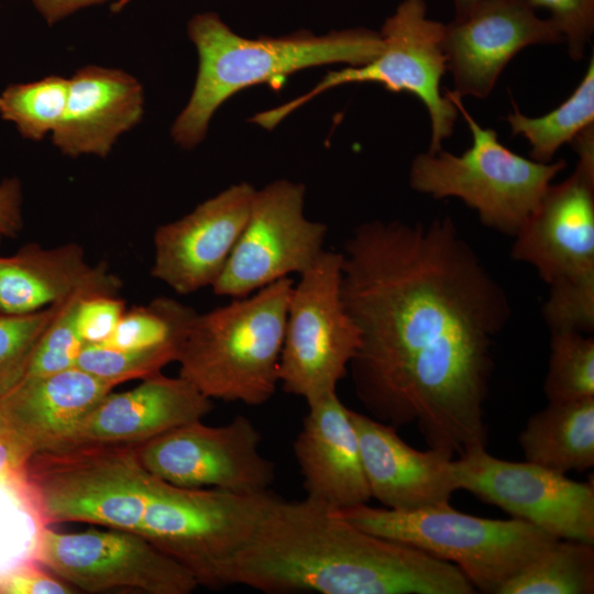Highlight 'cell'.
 I'll return each mask as SVG.
<instances>
[{"label": "cell", "mask_w": 594, "mask_h": 594, "mask_svg": "<svg viewBox=\"0 0 594 594\" xmlns=\"http://www.w3.org/2000/svg\"><path fill=\"white\" fill-rule=\"evenodd\" d=\"M342 255L360 400L394 428L417 422L429 448L452 458L486 448L493 345L512 316L501 283L450 217L364 222Z\"/></svg>", "instance_id": "6da1fadb"}, {"label": "cell", "mask_w": 594, "mask_h": 594, "mask_svg": "<svg viewBox=\"0 0 594 594\" xmlns=\"http://www.w3.org/2000/svg\"><path fill=\"white\" fill-rule=\"evenodd\" d=\"M268 594H473L454 564L369 532L305 497L276 496L226 586Z\"/></svg>", "instance_id": "7a4b0ae2"}, {"label": "cell", "mask_w": 594, "mask_h": 594, "mask_svg": "<svg viewBox=\"0 0 594 594\" xmlns=\"http://www.w3.org/2000/svg\"><path fill=\"white\" fill-rule=\"evenodd\" d=\"M187 32L198 53V73L191 96L170 129L174 142L186 150L205 139L213 113L240 90L260 84L278 89L295 72L323 64L361 66L384 48L380 32L363 28L321 36L299 31L276 38H246L213 12L194 15Z\"/></svg>", "instance_id": "3957f363"}, {"label": "cell", "mask_w": 594, "mask_h": 594, "mask_svg": "<svg viewBox=\"0 0 594 594\" xmlns=\"http://www.w3.org/2000/svg\"><path fill=\"white\" fill-rule=\"evenodd\" d=\"M294 283L196 315L179 350V376L210 399L261 406L274 395Z\"/></svg>", "instance_id": "277c9868"}, {"label": "cell", "mask_w": 594, "mask_h": 594, "mask_svg": "<svg viewBox=\"0 0 594 594\" xmlns=\"http://www.w3.org/2000/svg\"><path fill=\"white\" fill-rule=\"evenodd\" d=\"M333 512L369 532L457 565L482 593L497 594L506 581L558 540L524 520L472 516L450 503L413 512L367 504Z\"/></svg>", "instance_id": "5b68a950"}, {"label": "cell", "mask_w": 594, "mask_h": 594, "mask_svg": "<svg viewBox=\"0 0 594 594\" xmlns=\"http://www.w3.org/2000/svg\"><path fill=\"white\" fill-rule=\"evenodd\" d=\"M37 514L48 527L86 522L138 532L156 477L136 446L68 444L37 451L24 469Z\"/></svg>", "instance_id": "8992f818"}, {"label": "cell", "mask_w": 594, "mask_h": 594, "mask_svg": "<svg viewBox=\"0 0 594 594\" xmlns=\"http://www.w3.org/2000/svg\"><path fill=\"white\" fill-rule=\"evenodd\" d=\"M446 95L468 122L472 144L460 155L443 148L418 154L410 165L409 184L435 199H460L485 227L514 237L566 162L541 163L513 152L493 129L472 118L461 97L453 91Z\"/></svg>", "instance_id": "52a82bcc"}, {"label": "cell", "mask_w": 594, "mask_h": 594, "mask_svg": "<svg viewBox=\"0 0 594 594\" xmlns=\"http://www.w3.org/2000/svg\"><path fill=\"white\" fill-rule=\"evenodd\" d=\"M277 494L189 488L156 477L138 534L183 565L198 585L226 586L234 557L250 542Z\"/></svg>", "instance_id": "ba28073f"}, {"label": "cell", "mask_w": 594, "mask_h": 594, "mask_svg": "<svg viewBox=\"0 0 594 594\" xmlns=\"http://www.w3.org/2000/svg\"><path fill=\"white\" fill-rule=\"evenodd\" d=\"M444 24L427 15L425 0H404L388 16L380 32L384 48L367 64L329 72L310 91L277 108L255 114L251 121L264 129H274L283 119L328 89L373 82L389 92H406L426 107L431 125L428 152L442 148L453 133L458 108L441 91L447 72L443 52Z\"/></svg>", "instance_id": "9c48e42d"}, {"label": "cell", "mask_w": 594, "mask_h": 594, "mask_svg": "<svg viewBox=\"0 0 594 594\" xmlns=\"http://www.w3.org/2000/svg\"><path fill=\"white\" fill-rule=\"evenodd\" d=\"M342 252L323 251L293 286L278 377L307 405L337 392L361 336L342 298Z\"/></svg>", "instance_id": "30bf717a"}, {"label": "cell", "mask_w": 594, "mask_h": 594, "mask_svg": "<svg viewBox=\"0 0 594 594\" xmlns=\"http://www.w3.org/2000/svg\"><path fill=\"white\" fill-rule=\"evenodd\" d=\"M570 144L578 155L574 170L547 188L510 251L549 289L594 288V124Z\"/></svg>", "instance_id": "8fae6325"}, {"label": "cell", "mask_w": 594, "mask_h": 594, "mask_svg": "<svg viewBox=\"0 0 594 594\" xmlns=\"http://www.w3.org/2000/svg\"><path fill=\"white\" fill-rule=\"evenodd\" d=\"M305 186L273 182L255 190L248 221L218 279V296L243 298L287 275L301 274L324 251L327 226L304 215Z\"/></svg>", "instance_id": "7c38bea8"}, {"label": "cell", "mask_w": 594, "mask_h": 594, "mask_svg": "<svg viewBox=\"0 0 594 594\" xmlns=\"http://www.w3.org/2000/svg\"><path fill=\"white\" fill-rule=\"evenodd\" d=\"M261 441L253 421L239 415L222 426L182 425L138 444L136 452L148 473L172 485L252 494L268 491L275 480Z\"/></svg>", "instance_id": "4fadbf2b"}, {"label": "cell", "mask_w": 594, "mask_h": 594, "mask_svg": "<svg viewBox=\"0 0 594 594\" xmlns=\"http://www.w3.org/2000/svg\"><path fill=\"white\" fill-rule=\"evenodd\" d=\"M36 560L68 585L87 592L125 588L189 594L199 586L183 565L150 540L122 529L58 532L45 527Z\"/></svg>", "instance_id": "5bb4252c"}, {"label": "cell", "mask_w": 594, "mask_h": 594, "mask_svg": "<svg viewBox=\"0 0 594 594\" xmlns=\"http://www.w3.org/2000/svg\"><path fill=\"white\" fill-rule=\"evenodd\" d=\"M473 450L454 460L458 490L495 505L557 539L594 544V485L538 464Z\"/></svg>", "instance_id": "9a60e30c"}, {"label": "cell", "mask_w": 594, "mask_h": 594, "mask_svg": "<svg viewBox=\"0 0 594 594\" xmlns=\"http://www.w3.org/2000/svg\"><path fill=\"white\" fill-rule=\"evenodd\" d=\"M530 0H482L444 24L447 70L459 96L487 97L514 56L535 44L563 42Z\"/></svg>", "instance_id": "2e32d148"}, {"label": "cell", "mask_w": 594, "mask_h": 594, "mask_svg": "<svg viewBox=\"0 0 594 594\" xmlns=\"http://www.w3.org/2000/svg\"><path fill=\"white\" fill-rule=\"evenodd\" d=\"M254 194L249 183L232 185L160 226L153 238L152 276L180 295L212 286L244 229Z\"/></svg>", "instance_id": "e0dca14e"}, {"label": "cell", "mask_w": 594, "mask_h": 594, "mask_svg": "<svg viewBox=\"0 0 594 594\" xmlns=\"http://www.w3.org/2000/svg\"><path fill=\"white\" fill-rule=\"evenodd\" d=\"M371 497L413 512L450 502L458 490L452 457L407 444L396 428L351 409Z\"/></svg>", "instance_id": "ac0fdd59"}, {"label": "cell", "mask_w": 594, "mask_h": 594, "mask_svg": "<svg viewBox=\"0 0 594 594\" xmlns=\"http://www.w3.org/2000/svg\"><path fill=\"white\" fill-rule=\"evenodd\" d=\"M308 406L293 442L306 497L330 510L372 498L351 409L332 393Z\"/></svg>", "instance_id": "d6986e66"}, {"label": "cell", "mask_w": 594, "mask_h": 594, "mask_svg": "<svg viewBox=\"0 0 594 594\" xmlns=\"http://www.w3.org/2000/svg\"><path fill=\"white\" fill-rule=\"evenodd\" d=\"M211 400L182 376L157 373L132 389L108 393L63 446H138L182 425L202 420L212 409Z\"/></svg>", "instance_id": "ffe728a7"}, {"label": "cell", "mask_w": 594, "mask_h": 594, "mask_svg": "<svg viewBox=\"0 0 594 594\" xmlns=\"http://www.w3.org/2000/svg\"><path fill=\"white\" fill-rule=\"evenodd\" d=\"M144 105L143 86L131 74L84 66L68 78L65 111L51 135L52 143L72 158L107 157L118 139L141 122Z\"/></svg>", "instance_id": "44dd1931"}, {"label": "cell", "mask_w": 594, "mask_h": 594, "mask_svg": "<svg viewBox=\"0 0 594 594\" xmlns=\"http://www.w3.org/2000/svg\"><path fill=\"white\" fill-rule=\"evenodd\" d=\"M114 387L73 366L22 378L0 398V409L10 429L35 453L67 442L84 418Z\"/></svg>", "instance_id": "7402d4cb"}, {"label": "cell", "mask_w": 594, "mask_h": 594, "mask_svg": "<svg viewBox=\"0 0 594 594\" xmlns=\"http://www.w3.org/2000/svg\"><path fill=\"white\" fill-rule=\"evenodd\" d=\"M81 289L117 295L120 280L103 263L89 265L76 243L51 249L28 243L12 255L0 256L1 314L34 312Z\"/></svg>", "instance_id": "603a6c76"}, {"label": "cell", "mask_w": 594, "mask_h": 594, "mask_svg": "<svg viewBox=\"0 0 594 594\" xmlns=\"http://www.w3.org/2000/svg\"><path fill=\"white\" fill-rule=\"evenodd\" d=\"M526 461L565 474L594 466V397L549 403L519 435Z\"/></svg>", "instance_id": "cb8c5ba5"}, {"label": "cell", "mask_w": 594, "mask_h": 594, "mask_svg": "<svg viewBox=\"0 0 594 594\" xmlns=\"http://www.w3.org/2000/svg\"><path fill=\"white\" fill-rule=\"evenodd\" d=\"M594 593V544L558 539L506 581L497 594Z\"/></svg>", "instance_id": "d4e9b609"}, {"label": "cell", "mask_w": 594, "mask_h": 594, "mask_svg": "<svg viewBox=\"0 0 594 594\" xmlns=\"http://www.w3.org/2000/svg\"><path fill=\"white\" fill-rule=\"evenodd\" d=\"M505 120L512 134L522 135L530 145V158L552 162L558 150L594 124V56L573 92L559 107L541 117H527L514 103Z\"/></svg>", "instance_id": "484cf974"}, {"label": "cell", "mask_w": 594, "mask_h": 594, "mask_svg": "<svg viewBox=\"0 0 594 594\" xmlns=\"http://www.w3.org/2000/svg\"><path fill=\"white\" fill-rule=\"evenodd\" d=\"M24 469L0 474V576L38 563V541L46 526L30 495Z\"/></svg>", "instance_id": "4316f807"}, {"label": "cell", "mask_w": 594, "mask_h": 594, "mask_svg": "<svg viewBox=\"0 0 594 594\" xmlns=\"http://www.w3.org/2000/svg\"><path fill=\"white\" fill-rule=\"evenodd\" d=\"M67 95L68 78L57 75L11 84L0 92V118L14 124L22 138L42 141L58 127Z\"/></svg>", "instance_id": "83f0119b"}, {"label": "cell", "mask_w": 594, "mask_h": 594, "mask_svg": "<svg viewBox=\"0 0 594 594\" xmlns=\"http://www.w3.org/2000/svg\"><path fill=\"white\" fill-rule=\"evenodd\" d=\"M196 315L189 306L158 297L148 305L125 310L113 333L102 344L114 348L174 344L180 350Z\"/></svg>", "instance_id": "f1b7e54d"}, {"label": "cell", "mask_w": 594, "mask_h": 594, "mask_svg": "<svg viewBox=\"0 0 594 594\" xmlns=\"http://www.w3.org/2000/svg\"><path fill=\"white\" fill-rule=\"evenodd\" d=\"M549 403L594 397V338L578 331L551 332L543 384Z\"/></svg>", "instance_id": "f546056e"}, {"label": "cell", "mask_w": 594, "mask_h": 594, "mask_svg": "<svg viewBox=\"0 0 594 594\" xmlns=\"http://www.w3.org/2000/svg\"><path fill=\"white\" fill-rule=\"evenodd\" d=\"M179 348L162 344L144 348H114L87 344L80 351L76 366L113 385L146 378L176 362Z\"/></svg>", "instance_id": "4dcf8cb0"}, {"label": "cell", "mask_w": 594, "mask_h": 594, "mask_svg": "<svg viewBox=\"0 0 594 594\" xmlns=\"http://www.w3.org/2000/svg\"><path fill=\"white\" fill-rule=\"evenodd\" d=\"M61 304L25 315L0 312V398L25 376L35 348Z\"/></svg>", "instance_id": "1f68e13d"}, {"label": "cell", "mask_w": 594, "mask_h": 594, "mask_svg": "<svg viewBox=\"0 0 594 594\" xmlns=\"http://www.w3.org/2000/svg\"><path fill=\"white\" fill-rule=\"evenodd\" d=\"M97 294L81 289L62 301L58 312L35 348L24 377L48 375L76 366L78 355L85 346L75 323L77 305L82 296Z\"/></svg>", "instance_id": "d6a6232c"}, {"label": "cell", "mask_w": 594, "mask_h": 594, "mask_svg": "<svg viewBox=\"0 0 594 594\" xmlns=\"http://www.w3.org/2000/svg\"><path fill=\"white\" fill-rule=\"evenodd\" d=\"M535 9H544L560 31L572 59L584 57L594 33V0H530Z\"/></svg>", "instance_id": "836d02e7"}, {"label": "cell", "mask_w": 594, "mask_h": 594, "mask_svg": "<svg viewBox=\"0 0 594 594\" xmlns=\"http://www.w3.org/2000/svg\"><path fill=\"white\" fill-rule=\"evenodd\" d=\"M125 304L117 295H85L77 305L76 329L85 343L102 344L117 328Z\"/></svg>", "instance_id": "e575fe53"}, {"label": "cell", "mask_w": 594, "mask_h": 594, "mask_svg": "<svg viewBox=\"0 0 594 594\" xmlns=\"http://www.w3.org/2000/svg\"><path fill=\"white\" fill-rule=\"evenodd\" d=\"M70 585L46 573L38 563L22 565L0 576V594H68Z\"/></svg>", "instance_id": "d590c367"}, {"label": "cell", "mask_w": 594, "mask_h": 594, "mask_svg": "<svg viewBox=\"0 0 594 594\" xmlns=\"http://www.w3.org/2000/svg\"><path fill=\"white\" fill-rule=\"evenodd\" d=\"M22 185L18 178L0 182V237L14 238L23 228Z\"/></svg>", "instance_id": "8d00e7d4"}, {"label": "cell", "mask_w": 594, "mask_h": 594, "mask_svg": "<svg viewBox=\"0 0 594 594\" xmlns=\"http://www.w3.org/2000/svg\"><path fill=\"white\" fill-rule=\"evenodd\" d=\"M48 25L56 24L67 16L94 6L124 0H30Z\"/></svg>", "instance_id": "74e56055"}, {"label": "cell", "mask_w": 594, "mask_h": 594, "mask_svg": "<svg viewBox=\"0 0 594 594\" xmlns=\"http://www.w3.org/2000/svg\"><path fill=\"white\" fill-rule=\"evenodd\" d=\"M34 453L31 446L14 431L0 437V474L25 468Z\"/></svg>", "instance_id": "f35d334b"}, {"label": "cell", "mask_w": 594, "mask_h": 594, "mask_svg": "<svg viewBox=\"0 0 594 594\" xmlns=\"http://www.w3.org/2000/svg\"><path fill=\"white\" fill-rule=\"evenodd\" d=\"M455 8V15L462 14L482 0H452Z\"/></svg>", "instance_id": "ab89813d"}, {"label": "cell", "mask_w": 594, "mask_h": 594, "mask_svg": "<svg viewBox=\"0 0 594 594\" xmlns=\"http://www.w3.org/2000/svg\"><path fill=\"white\" fill-rule=\"evenodd\" d=\"M12 431L8 425L6 417L0 409V437Z\"/></svg>", "instance_id": "60d3db41"}, {"label": "cell", "mask_w": 594, "mask_h": 594, "mask_svg": "<svg viewBox=\"0 0 594 594\" xmlns=\"http://www.w3.org/2000/svg\"><path fill=\"white\" fill-rule=\"evenodd\" d=\"M0 240H1V238H0Z\"/></svg>", "instance_id": "b9f144b4"}]
</instances>
